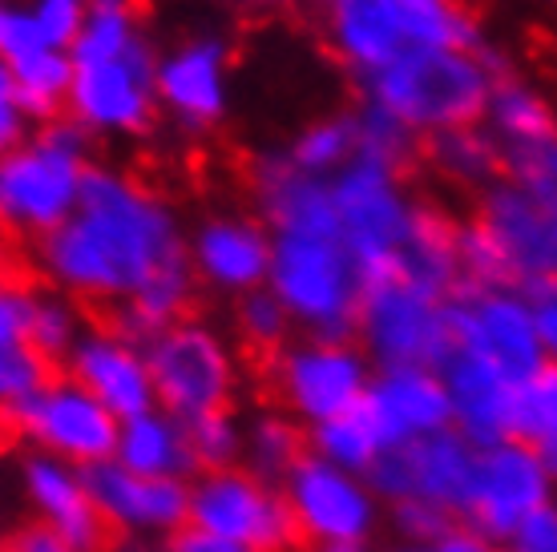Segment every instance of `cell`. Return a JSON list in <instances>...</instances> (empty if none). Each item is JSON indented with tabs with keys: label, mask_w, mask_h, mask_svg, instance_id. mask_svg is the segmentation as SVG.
<instances>
[{
	"label": "cell",
	"mask_w": 557,
	"mask_h": 552,
	"mask_svg": "<svg viewBox=\"0 0 557 552\" xmlns=\"http://www.w3.org/2000/svg\"><path fill=\"white\" fill-rule=\"evenodd\" d=\"M77 16H82V0H41V13L33 21L41 28L45 45H65L77 37Z\"/></svg>",
	"instance_id": "b9f144b4"
},
{
	"label": "cell",
	"mask_w": 557,
	"mask_h": 552,
	"mask_svg": "<svg viewBox=\"0 0 557 552\" xmlns=\"http://www.w3.org/2000/svg\"><path fill=\"white\" fill-rule=\"evenodd\" d=\"M82 181V138L73 129H49L33 153L0 166V222L13 230L65 226V210Z\"/></svg>",
	"instance_id": "7c38bea8"
},
{
	"label": "cell",
	"mask_w": 557,
	"mask_h": 552,
	"mask_svg": "<svg viewBox=\"0 0 557 552\" xmlns=\"http://www.w3.org/2000/svg\"><path fill=\"white\" fill-rule=\"evenodd\" d=\"M299 552H368L363 544H304Z\"/></svg>",
	"instance_id": "c3c4849f"
},
{
	"label": "cell",
	"mask_w": 557,
	"mask_h": 552,
	"mask_svg": "<svg viewBox=\"0 0 557 552\" xmlns=\"http://www.w3.org/2000/svg\"><path fill=\"white\" fill-rule=\"evenodd\" d=\"M82 472V484L94 509L106 516V525L117 537H170L190 525V484L186 480H150L134 476L113 460L89 464Z\"/></svg>",
	"instance_id": "9a60e30c"
},
{
	"label": "cell",
	"mask_w": 557,
	"mask_h": 552,
	"mask_svg": "<svg viewBox=\"0 0 557 552\" xmlns=\"http://www.w3.org/2000/svg\"><path fill=\"white\" fill-rule=\"evenodd\" d=\"M335 218H339V242L360 266V278H388L396 250L405 247L412 210L396 198L388 181V170L360 162L332 193Z\"/></svg>",
	"instance_id": "4fadbf2b"
},
{
	"label": "cell",
	"mask_w": 557,
	"mask_h": 552,
	"mask_svg": "<svg viewBox=\"0 0 557 552\" xmlns=\"http://www.w3.org/2000/svg\"><path fill=\"white\" fill-rule=\"evenodd\" d=\"M505 549L509 552H557V516L554 504L530 512L521 525L505 537Z\"/></svg>",
	"instance_id": "60d3db41"
},
{
	"label": "cell",
	"mask_w": 557,
	"mask_h": 552,
	"mask_svg": "<svg viewBox=\"0 0 557 552\" xmlns=\"http://www.w3.org/2000/svg\"><path fill=\"white\" fill-rule=\"evenodd\" d=\"M509 166L537 206L554 210V138H521L509 146Z\"/></svg>",
	"instance_id": "836d02e7"
},
{
	"label": "cell",
	"mask_w": 557,
	"mask_h": 552,
	"mask_svg": "<svg viewBox=\"0 0 557 552\" xmlns=\"http://www.w3.org/2000/svg\"><path fill=\"white\" fill-rule=\"evenodd\" d=\"M0 101H9L13 105V73L0 65Z\"/></svg>",
	"instance_id": "681fc988"
},
{
	"label": "cell",
	"mask_w": 557,
	"mask_h": 552,
	"mask_svg": "<svg viewBox=\"0 0 557 552\" xmlns=\"http://www.w3.org/2000/svg\"><path fill=\"white\" fill-rule=\"evenodd\" d=\"M380 110L400 125H457L473 122L485 110L488 81L473 61L453 49H408L380 70Z\"/></svg>",
	"instance_id": "277c9868"
},
{
	"label": "cell",
	"mask_w": 557,
	"mask_h": 552,
	"mask_svg": "<svg viewBox=\"0 0 557 552\" xmlns=\"http://www.w3.org/2000/svg\"><path fill=\"white\" fill-rule=\"evenodd\" d=\"M21 488H25L28 504L37 512V520L53 528L73 552H113L122 544V537L94 509V500H89L82 484V472L65 464V460L25 452V460H21Z\"/></svg>",
	"instance_id": "2e32d148"
},
{
	"label": "cell",
	"mask_w": 557,
	"mask_h": 552,
	"mask_svg": "<svg viewBox=\"0 0 557 552\" xmlns=\"http://www.w3.org/2000/svg\"><path fill=\"white\" fill-rule=\"evenodd\" d=\"M113 464H122L134 476H150V480H186V476H195V460H190V443H186L182 419L153 412V407L117 424Z\"/></svg>",
	"instance_id": "7402d4cb"
},
{
	"label": "cell",
	"mask_w": 557,
	"mask_h": 552,
	"mask_svg": "<svg viewBox=\"0 0 557 552\" xmlns=\"http://www.w3.org/2000/svg\"><path fill=\"white\" fill-rule=\"evenodd\" d=\"M70 379L82 391H89L94 400L113 415V419H134V415L153 407V387L146 360L138 347L122 343L113 335H85L73 343V351L61 363Z\"/></svg>",
	"instance_id": "ac0fdd59"
},
{
	"label": "cell",
	"mask_w": 557,
	"mask_h": 552,
	"mask_svg": "<svg viewBox=\"0 0 557 552\" xmlns=\"http://www.w3.org/2000/svg\"><path fill=\"white\" fill-rule=\"evenodd\" d=\"M146 89H150V57L141 45L129 41L122 57L82 65L73 81V101L82 117L98 125H141Z\"/></svg>",
	"instance_id": "44dd1931"
},
{
	"label": "cell",
	"mask_w": 557,
	"mask_h": 552,
	"mask_svg": "<svg viewBox=\"0 0 557 552\" xmlns=\"http://www.w3.org/2000/svg\"><path fill=\"white\" fill-rule=\"evenodd\" d=\"M238 343H243V360L259 375L267 363L275 360L283 343H287V311L278 306L275 294H251L238 306Z\"/></svg>",
	"instance_id": "f1b7e54d"
},
{
	"label": "cell",
	"mask_w": 557,
	"mask_h": 552,
	"mask_svg": "<svg viewBox=\"0 0 557 552\" xmlns=\"http://www.w3.org/2000/svg\"><path fill=\"white\" fill-rule=\"evenodd\" d=\"M351 146H356V129H351V125H323V129H311V134L299 141L295 162H299L304 170L335 166Z\"/></svg>",
	"instance_id": "f35d334b"
},
{
	"label": "cell",
	"mask_w": 557,
	"mask_h": 552,
	"mask_svg": "<svg viewBox=\"0 0 557 552\" xmlns=\"http://www.w3.org/2000/svg\"><path fill=\"white\" fill-rule=\"evenodd\" d=\"M53 379H61V367L37 355L25 339L21 343H0V412L33 400Z\"/></svg>",
	"instance_id": "4dcf8cb0"
},
{
	"label": "cell",
	"mask_w": 557,
	"mask_h": 552,
	"mask_svg": "<svg viewBox=\"0 0 557 552\" xmlns=\"http://www.w3.org/2000/svg\"><path fill=\"white\" fill-rule=\"evenodd\" d=\"M429 549L432 552H497V544H493V540H485L481 532H473V528L453 525L445 537L436 540V544H429Z\"/></svg>",
	"instance_id": "bcb514c9"
},
{
	"label": "cell",
	"mask_w": 557,
	"mask_h": 552,
	"mask_svg": "<svg viewBox=\"0 0 557 552\" xmlns=\"http://www.w3.org/2000/svg\"><path fill=\"white\" fill-rule=\"evenodd\" d=\"M485 230L497 238L505 263L513 271L517 290L533 287V283H549L557 263V230L554 210L537 206L530 193L502 190L493 193L485 210Z\"/></svg>",
	"instance_id": "d6986e66"
},
{
	"label": "cell",
	"mask_w": 557,
	"mask_h": 552,
	"mask_svg": "<svg viewBox=\"0 0 557 552\" xmlns=\"http://www.w3.org/2000/svg\"><path fill=\"white\" fill-rule=\"evenodd\" d=\"M0 49L13 57V61H25V57L33 53H45L49 45H45L41 28H37V21L33 16H4L0 21Z\"/></svg>",
	"instance_id": "ee69618b"
},
{
	"label": "cell",
	"mask_w": 557,
	"mask_h": 552,
	"mask_svg": "<svg viewBox=\"0 0 557 552\" xmlns=\"http://www.w3.org/2000/svg\"><path fill=\"white\" fill-rule=\"evenodd\" d=\"M33 299H37V287H21V283L0 278V343H21L28 335Z\"/></svg>",
	"instance_id": "ab89813d"
},
{
	"label": "cell",
	"mask_w": 557,
	"mask_h": 552,
	"mask_svg": "<svg viewBox=\"0 0 557 552\" xmlns=\"http://www.w3.org/2000/svg\"><path fill=\"white\" fill-rule=\"evenodd\" d=\"M190 525L255 552H299L287 500L247 468L202 472L190 488Z\"/></svg>",
	"instance_id": "9c48e42d"
},
{
	"label": "cell",
	"mask_w": 557,
	"mask_h": 552,
	"mask_svg": "<svg viewBox=\"0 0 557 552\" xmlns=\"http://www.w3.org/2000/svg\"><path fill=\"white\" fill-rule=\"evenodd\" d=\"M554 428H557V375L554 363L525 375L509 391V440L530 443L554 464Z\"/></svg>",
	"instance_id": "484cf974"
},
{
	"label": "cell",
	"mask_w": 557,
	"mask_h": 552,
	"mask_svg": "<svg viewBox=\"0 0 557 552\" xmlns=\"http://www.w3.org/2000/svg\"><path fill=\"white\" fill-rule=\"evenodd\" d=\"M16 138V113L9 101H0V146H9Z\"/></svg>",
	"instance_id": "7dc6e473"
},
{
	"label": "cell",
	"mask_w": 557,
	"mask_h": 552,
	"mask_svg": "<svg viewBox=\"0 0 557 552\" xmlns=\"http://www.w3.org/2000/svg\"><path fill=\"white\" fill-rule=\"evenodd\" d=\"M162 89L178 110L195 117H214L223 105V81H219V45H198L186 57L170 61L162 73Z\"/></svg>",
	"instance_id": "83f0119b"
},
{
	"label": "cell",
	"mask_w": 557,
	"mask_h": 552,
	"mask_svg": "<svg viewBox=\"0 0 557 552\" xmlns=\"http://www.w3.org/2000/svg\"><path fill=\"white\" fill-rule=\"evenodd\" d=\"M25 343L33 347L37 355H45L53 367H61L65 355L73 351V343H77V315H73L65 303L37 294V299H33V318H28Z\"/></svg>",
	"instance_id": "d6a6232c"
},
{
	"label": "cell",
	"mask_w": 557,
	"mask_h": 552,
	"mask_svg": "<svg viewBox=\"0 0 557 552\" xmlns=\"http://www.w3.org/2000/svg\"><path fill=\"white\" fill-rule=\"evenodd\" d=\"M473 443L460 431L445 428L420 436V440L384 448L368 472L363 484L376 492V500H429L436 509H445L453 520L460 516L465 488H469V468H473Z\"/></svg>",
	"instance_id": "8fae6325"
},
{
	"label": "cell",
	"mask_w": 557,
	"mask_h": 552,
	"mask_svg": "<svg viewBox=\"0 0 557 552\" xmlns=\"http://www.w3.org/2000/svg\"><path fill=\"white\" fill-rule=\"evenodd\" d=\"M441 384H445L448 412L457 419V431L473 448L509 440V391H513V384L493 363H485L473 351H453L441 367Z\"/></svg>",
	"instance_id": "ffe728a7"
},
{
	"label": "cell",
	"mask_w": 557,
	"mask_h": 552,
	"mask_svg": "<svg viewBox=\"0 0 557 552\" xmlns=\"http://www.w3.org/2000/svg\"><path fill=\"white\" fill-rule=\"evenodd\" d=\"M307 456V428L278 407H263L243 424V456L238 468H247L263 484L278 488L292 468Z\"/></svg>",
	"instance_id": "603a6c76"
},
{
	"label": "cell",
	"mask_w": 557,
	"mask_h": 552,
	"mask_svg": "<svg viewBox=\"0 0 557 552\" xmlns=\"http://www.w3.org/2000/svg\"><path fill=\"white\" fill-rule=\"evenodd\" d=\"M275 299L287 315H299L320 343H344L360 315V266L339 238H278L271 254Z\"/></svg>",
	"instance_id": "7a4b0ae2"
},
{
	"label": "cell",
	"mask_w": 557,
	"mask_h": 552,
	"mask_svg": "<svg viewBox=\"0 0 557 552\" xmlns=\"http://www.w3.org/2000/svg\"><path fill=\"white\" fill-rule=\"evenodd\" d=\"M278 492L304 544H368L384 520L376 492L363 476L323 464L311 452L295 464Z\"/></svg>",
	"instance_id": "30bf717a"
},
{
	"label": "cell",
	"mask_w": 557,
	"mask_h": 552,
	"mask_svg": "<svg viewBox=\"0 0 557 552\" xmlns=\"http://www.w3.org/2000/svg\"><path fill=\"white\" fill-rule=\"evenodd\" d=\"M16 81H13V101H21L28 113H53L57 97L70 89V65L45 49V53H33L25 61H13Z\"/></svg>",
	"instance_id": "1f68e13d"
},
{
	"label": "cell",
	"mask_w": 557,
	"mask_h": 552,
	"mask_svg": "<svg viewBox=\"0 0 557 552\" xmlns=\"http://www.w3.org/2000/svg\"><path fill=\"white\" fill-rule=\"evenodd\" d=\"M0 552H73L53 528L41 520H21L9 532H0Z\"/></svg>",
	"instance_id": "7bdbcfd3"
},
{
	"label": "cell",
	"mask_w": 557,
	"mask_h": 552,
	"mask_svg": "<svg viewBox=\"0 0 557 552\" xmlns=\"http://www.w3.org/2000/svg\"><path fill=\"white\" fill-rule=\"evenodd\" d=\"M182 428H186L195 472L238 468V456H243V424L235 419V412L198 415V419H186Z\"/></svg>",
	"instance_id": "f546056e"
},
{
	"label": "cell",
	"mask_w": 557,
	"mask_h": 552,
	"mask_svg": "<svg viewBox=\"0 0 557 552\" xmlns=\"http://www.w3.org/2000/svg\"><path fill=\"white\" fill-rule=\"evenodd\" d=\"M198 263L214 278L219 287L247 290L267 275V254L263 238L255 235L251 226H235V222H214L207 226V235L198 242Z\"/></svg>",
	"instance_id": "d4e9b609"
},
{
	"label": "cell",
	"mask_w": 557,
	"mask_h": 552,
	"mask_svg": "<svg viewBox=\"0 0 557 552\" xmlns=\"http://www.w3.org/2000/svg\"><path fill=\"white\" fill-rule=\"evenodd\" d=\"M388 552H432V549H424V544H396V549H388Z\"/></svg>",
	"instance_id": "f907efd6"
},
{
	"label": "cell",
	"mask_w": 557,
	"mask_h": 552,
	"mask_svg": "<svg viewBox=\"0 0 557 552\" xmlns=\"http://www.w3.org/2000/svg\"><path fill=\"white\" fill-rule=\"evenodd\" d=\"M432 153H436L453 174H469V178H481V174H488V170L497 166L493 146H488L485 138L465 134V129H448L445 138H436Z\"/></svg>",
	"instance_id": "8d00e7d4"
},
{
	"label": "cell",
	"mask_w": 557,
	"mask_h": 552,
	"mask_svg": "<svg viewBox=\"0 0 557 552\" xmlns=\"http://www.w3.org/2000/svg\"><path fill=\"white\" fill-rule=\"evenodd\" d=\"M0 21H4V16H0Z\"/></svg>",
	"instance_id": "f5cc1de1"
},
{
	"label": "cell",
	"mask_w": 557,
	"mask_h": 552,
	"mask_svg": "<svg viewBox=\"0 0 557 552\" xmlns=\"http://www.w3.org/2000/svg\"><path fill=\"white\" fill-rule=\"evenodd\" d=\"M267 206L283 235L292 238H339V218H335L332 193L315 186L311 178L295 170H275L267 174Z\"/></svg>",
	"instance_id": "cb8c5ba5"
},
{
	"label": "cell",
	"mask_w": 557,
	"mask_h": 552,
	"mask_svg": "<svg viewBox=\"0 0 557 552\" xmlns=\"http://www.w3.org/2000/svg\"><path fill=\"white\" fill-rule=\"evenodd\" d=\"M497 122L509 138H549V113L525 89H502L497 93Z\"/></svg>",
	"instance_id": "d590c367"
},
{
	"label": "cell",
	"mask_w": 557,
	"mask_h": 552,
	"mask_svg": "<svg viewBox=\"0 0 557 552\" xmlns=\"http://www.w3.org/2000/svg\"><path fill=\"white\" fill-rule=\"evenodd\" d=\"M263 407H278L299 424H327L351 412L368 391V363L348 343L283 347L263 372L251 375Z\"/></svg>",
	"instance_id": "5b68a950"
},
{
	"label": "cell",
	"mask_w": 557,
	"mask_h": 552,
	"mask_svg": "<svg viewBox=\"0 0 557 552\" xmlns=\"http://www.w3.org/2000/svg\"><path fill=\"white\" fill-rule=\"evenodd\" d=\"M126 45H129L126 16L98 13V16H94V25L77 37V61H82V65H94V61H113V57H122V49H126Z\"/></svg>",
	"instance_id": "74e56055"
},
{
	"label": "cell",
	"mask_w": 557,
	"mask_h": 552,
	"mask_svg": "<svg viewBox=\"0 0 557 552\" xmlns=\"http://www.w3.org/2000/svg\"><path fill=\"white\" fill-rule=\"evenodd\" d=\"M4 452H13V443H9V436H4V428H0V456H4Z\"/></svg>",
	"instance_id": "816d5d0a"
},
{
	"label": "cell",
	"mask_w": 557,
	"mask_h": 552,
	"mask_svg": "<svg viewBox=\"0 0 557 552\" xmlns=\"http://www.w3.org/2000/svg\"><path fill=\"white\" fill-rule=\"evenodd\" d=\"M82 218L57 226L45 242V263L65 287L94 303L134 294L162 263L178 259L182 247L170 218L150 198L134 193L106 174H82L77 181Z\"/></svg>",
	"instance_id": "6da1fadb"
},
{
	"label": "cell",
	"mask_w": 557,
	"mask_h": 552,
	"mask_svg": "<svg viewBox=\"0 0 557 552\" xmlns=\"http://www.w3.org/2000/svg\"><path fill=\"white\" fill-rule=\"evenodd\" d=\"M549 492H554V464L542 452H533L530 443L497 440L473 452L457 525L473 528L493 544H505V537L530 512L549 504Z\"/></svg>",
	"instance_id": "ba28073f"
},
{
	"label": "cell",
	"mask_w": 557,
	"mask_h": 552,
	"mask_svg": "<svg viewBox=\"0 0 557 552\" xmlns=\"http://www.w3.org/2000/svg\"><path fill=\"white\" fill-rule=\"evenodd\" d=\"M0 428L13 443V452L25 448L77 468L113 460V443H117V419L73 379H53L33 400L0 412Z\"/></svg>",
	"instance_id": "8992f818"
},
{
	"label": "cell",
	"mask_w": 557,
	"mask_h": 552,
	"mask_svg": "<svg viewBox=\"0 0 557 552\" xmlns=\"http://www.w3.org/2000/svg\"><path fill=\"white\" fill-rule=\"evenodd\" d=\"M388 525L396 528L400 544H424V549H429V544H436L457 520H453L445 509L429 504V500H396Z\"/></svg>",
	"instance_id": "e575fe53"
},
{
	"label": "cell",
	"mask_w": 557,
	"mask_h": 552,
	"mask_svg": "<svg viewBox=\"0 0 557 552\" xmlns=\"http://www.w3.org/2000/svg\"><path fill=\"white\" fill-rule=\"evenodd\" d=\"M356 331L363 335L368 351L384 367L441 372L448 355L457 351L453 327H448V306L405 287V283H396V278L363 283Z\"/></svg>",
	"instance_id": "52a82bcc"
},
{
	"label": "cell",
	"mask_w": 557,
	"mask_h": 552,
	"mask_svg": "<svg viewBox=\"0 0 557 552\" xmlns=\"http://www.w3.org/2000/svg\"><path fill=\"white\" fill-rule=\"evenodd\" d=\"M141 360L150 372L153 403H162V412L182 424L210 412H235V360L223 339L202 323H170L146 343Z\"/></svg>",
	"instance_id": "3957f363"
},
{
	"label": "cell",
	"mask_w": 557,
	"mask_h": 552,
	"mask_svg": "<svg viewBox=\"0 0 557 552\" xmlns=\"http://www.w3.org/2000/svg\"><path fill=\"white\" fill-rule=\"evenodd\" d=\"M158 552H255V549H243V544H235V540L210 537V532H202V528L186 525V528H178V532H170L166 544H162Z\"/></svg>",
	"instance_id": "f6af8a7d"
},
{
	"label": "cell",
	"mask_w": 557,
	"mask_h": 552,
	"mask_svg": "<svg viewBox=\"0 0 557 552\" xmlns=\"http://www.w3.org/2000/svg\"><path fill=\"white\" fill-rule=\"evenodd\" d=\"M360 412L368 415L380 448L420 440L453 424L445 384L441 375L424 367H384L380 379H368Z\"/></svg>",
	"instance_id": "e0dca14e"
},
{
	"label": "cell",
	"mask_w": 557,
	"mask_h": 552,
	"mask_svg": "<svg viewBox=\"0 0 557 552\" xmlns=\"http://www.w3.org/2000/svg\"><path fill=\"white\" fill-rule=\"evenodd\" d=\"M307 452L320 456L323 464H335V468L363 476L368 464H372L384 448H380L376 431L368 424V415H363L360 403H356L351 412L335 415L327 424H315V431H307Z\"/></svg>",
	"instance_id": "4316f807"
},
{
	"label": "cell",
	"mask_w": 557,
	"mask_h": 552,
	"mask_svg": "<svg viewBox=\"0 0 557 552\" xmlns=\"http://www.w3.org/2000/svg\"><path fill=\"white\" fill-rule=\"evenodd\" d=\"M445 306L457 351L481 355L509 384H521L525 375L542 372L549 363L542 339L533 331L525 299H517L509 290H485V294H457Z\"/></svg>",
	"instance_id": "5bb4252c"
}]
</instances>
